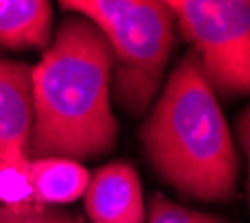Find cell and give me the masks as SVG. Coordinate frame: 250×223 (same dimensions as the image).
<instances>
[{
  "mask_svg": "<svg viewBox=\"0 0 250 223\" xmlns=\"http://www.w3.org/2000/svg\"><path fill=\"white\" fill-rule=\"evenodd\" d=\"M141 143L154 172L183 197L226 203L237 192L239 152L192 52L166 78L141 127Z\"/></svg>",
  "mask_w": 250,
  "mask_h": 223,
  "instance_id": "obj_2",
  "label": "cell"
},
{
  "mask_svg": "<svg viewBox=\"0 0 250 223\" xmlns=\"http://www.w3.org/2000/svg\"><path fill=\"white\" fill-rule=\"evenodd\" d=\"M31 125V67L0 58V165H29Z\"/></svg>",
  "mask_w": 250,
  "mask_h": 223,
  "instance_id": "obj_5",
  "label": "cell"
},
{
  "mask_svg": "<svg viewBox=\"0 0 250 223\" xmlns=\"http://www.w3.org/2000/svg\"><path fill=\"white\" fill-rule=\"evenodd\" d=\"M237 141H239L241 152L248 161V210H250V105L244 109V114L237 121Z\"/></svg>",
  "mask_w": 250,
  "mask_h": 223,
  "instance_id": "obj_12",
  "label": "cell"
},
{
  "mask_svg": "<svg viewBox=\"0 0 250 223\" xmlns=\"http://www.w3.org/2000/svg\"><path fill=\"white\" fill-rule=\"evenodd\" d=\"M92 223H146V199L139 172L114 161L94 172L83 194Z\"/></svg>",
  "mask_w": 250,
  "mask_h": 223,
  "instance_id": "obj_6",
  "label": "cell"
},
{
  "mask_svg": "<svg viewBox=\"0 0 250 223\" xmlns=\"http://www.w3.org/2000/svg\"><path fill=\"white\" fill-rule=\"evenodd\" d=\"M0 223H83L81 217L67 212H58L42 205H16V208H0Z\"/></svg>",
  "mask_w": 250,
  "mask_h": 223,
  "instance_id": "obj_11",
  "label": "cell"
},
{
  "mask_svg": "<svg viewBox=\"0 0 250 223\" xmlns=\"http://www.w3.org/2000/svg\"><path fill=\"white\" fill-rule=\"evenodd\" d=\"M146 223H230V221L217 217V214L186 208L181 203L170 201L163 194H154L150 201V208H147Z\"/></svg>",
  "mask_w": 250,
  "mask_h": 223,
  "instance_id": "obj_9",
  "label": "cell"
},
{
  "mask_svg": "<svg viewBox=\"0 0 250 223\" xmlns=\"http://www.w3.org/2000/svg\"><path fill=\"white\" fill-rule=\"evenodd\" d=\"M89 174L74 159L45 156L29 161V181L34 192V205H65L74 203L85 194L89 185Z\"/></svg>",
  "mask_w": 250,
  "mask_h": 223,
  "instance_id": "obj_8",
  "label": "cell"
},
{
  "mask_svg": "<svg viewBox=\"0 0 250 223\" xmlns=\"http://www.w3.org/2000/svg\"><path fill=\"white\" fill-rule=\"evenodd\" d=\"M54 9L47 0H0V47L47 49Z\"/></svg>",
  "mask_w": 250,
  "mask_h": 223,
  "instance_id": "obj_7",
  "label": "cell"
},
{
  "mask_svg": "<svg viewBox=\"0 0 250 223\" xmlns=\"http://www.w3.org/2000/svg\"><path fill=\"white\" fill-rule=\"evenodd\" d=\"M167 7L214 96H250V0H172Z\"/></svg>",
  "mask_w": 250,
  "mask_h": 223,
  "instance_id": "obj_4",
  "label": "cell"
},
{
  "mask_svg": "<svg viewBox=\"0 0 250 223\" xmlns=\"http://www.w3.org/2000/svg\"><path fill=\"white\" fill-rule=\"evenodd\" d=\"M0 201L5 208L16 205H29L34 203L29 181V165L16 167V165H0Z\"/></svg>",
  "mask_w": 250,
  "mask_h": 223,
  "instance_id": "obj_10",
  "label": "cell"
},
{
  "mask_svg": "<svg viewBox=\"0 0 250 223\" xmlns=\"http://www.w3.org/2000/svg\"><path fill=\"white\" fill-rule=\"evenodd\" d=\"M62 9L89 20L112 52V96L132 116L152 107L177 42V20L159 0H65Z\"/></svg>",
  "mask_w": 250,
  "mask_h": 223,
  "instance_id": "obj_3",
  "label": "cell"
},
{
  "mask_svg": "<svg viewBox=\"0 0 250 223\" xmlns=\"http://www.w3.org/2000/svg\"><path fill=\"white\" fill-rule=\"evenodd\" d=\"M29 154L36 159H96L114 150L119 121L112 112V52L81 16L61 22L41 62L31 67Z\"/></svg>",
  "mask_w": 250,
  "mask_h": 223,
  "instance_id": "obj_1",
  "label": "cell"
}]
</instances>
